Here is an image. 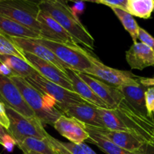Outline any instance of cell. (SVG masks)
Instances as JSON below:
<instances>
[{
	"label": "cell",
	"instance_id": "obj_8",
	"mask_svg": "<svg viewBox=\"0 0 154 154\" xmlns=\"http://www.w3.org/2000/svg\"><path fill=\"white\" fill-rule=\"evenodd\" d=\"M25 80L33 87L49 95L53 99H55L59 109L69 104L87 102L75 92L63 88L48 81L39 73L26 78Z\"/></svg>",
	"mask_w": 154,
	"mask_h": 154
},
{
	"label": "cell",
	"instance_id": "obj_23",
	"mask_svg": "<svg viewBox=\"0 0 154 154\" xmlns=\"http://www.w3.org/2000/svg\"><path fill=\"white\" fill-rule=\"evenodd\" d=\"M23 153L32 151L41 154H57L48 138L45 139L29 137L17 144Z\"/></svg>",
	"mask_w": 154,
	"mask_h": 154
},
{
	"label": "cell",
	"instance_id": "obj_7",
	"mask_svg": "<svg viewBox=\"0 0 154 154\" xmlns=\"http://www.w3.org/2000/svg\"><path fill=\"white\" fill-rule=\"evenodd\" d=\"M92 65L85 73L101 80L103 82L114 87L122 85H137L140 84L139 78L128 71H122L113 69L104 65L99 59L92 54L91 57Z\"/></svg>",
	"mask_w": 154,
	"mask_h": 154
},
{
	"label": "cell",
	"instance_id": "obj_20",
	"mask_svg": "<svg viewBox=\"0 0 154 154\" xmlns=\"http://www.w3.org/2000/svg\"><path fill=\"white\" fill-rule=\"evenodd\" d=\"M85 128L88 133V138L86 141L95 144L106 154H130L131 153L118 147L110 140L95 130L92 126L85 125Z\"/></svg>",
	"mask_w": 154,
	"mask_h": 154
},
{
	"label": "cell",
	"instance_id": "obj_3",
	"mask_svg": "<svg viewBox=\"0 0 154 154\" xmlns=\"http://www.w3.org/2000/svg\"><path fill=\"white\" fill-rule=\"evenodd\" d=\"M10 78L19 89L24 100L42 124L54 126L56 120L63 114L59 109L55 99L33 87L24 78L18 75Z\"/></svg>",
	"mask_w": 154,
	"mask_h": 154
},
{
	"label": "cell",
	"instance_id": "obj_21",
	"mask_svg": "<svg viewBox=\"0 0 154 154\" xmlns=\"http://www.w3.org/2000/svg\"><path fill=\"white\" fill-rule=\"evenodd\" d=\"M0 63L7 66L15 75L24 79L39 73L27 60L15 56L0 55Z\"/></svg>",
	"mask_w": 154,
	"mask_h": 154
},
{
	"label": "cell",
	"instance_id": "obj_12",
	"mask_svg": "<svg viewBox=\"0 0 154 154\" xmlns=\"http://www.w3.org/2000/svg\"><path fill=\"white\" fill-rule=\"evenodd\" d=\"M98 107L88 102L69 104L60 108L64 115L73 117L83 124L97 128H105L98 110Z\"/></svg>",
	"mask_w": 154,
	"mask_h": 154
},
{
	"label": "cell",
	"instance_id": "obj_13",
	"mask_svg": "<svg viewBox=\"0 0 154 154\" xmlns=\"http://www.w3.org/2000/svg\"><path fill=\"white\" fill-rule=\"evenodd\" d=\"M80 78L91 88L94 93L107 104L109 108H115L124 99L123 95L116 87L103 82L101 80L87 75L77 72Z\"/></svg>",
	"mask_w": 154,
	"mask_h": 154
},
{
	"label": "cell",
	"instance_id": "obj_35",
	"mask_svg": "<svg viewBox=\"0 0 154 154\" xmlns=\"http://www.w3.org/2000/svg\"><path fill=\"white\" fill-rule=\"evenodd\" d=\"M0 75L8 77V78L16 76V75L12 72L11 69H10L7 66L2 63H0Z\"/></svg>",
	"mask_w": 154,
	"mask_h": 154
},
{
	"label": "cell",
	"instance_id": "obj_2",
	"mask_svg": "<svg viewBox=\"0 0 154 154\" xmlns=\"http://www.w3.org/2000/svg\"><path fill=\"white\" fill-rule=\"evenodd\" d=\"M39 8L57 21L78 45H83L89 51L95 50V39L72 13L66 0H45L39 5Z\"/></svg>",
	"mask_w": 154,
	"mask_h": 154
},
{
	"label": "cell",
	"instance_id": "obj_41",
	"mask_svg": "<svg viewBox=\"0 0 154 154\" xmlns=\"http://www.w3.org/2000/svg\"><path fill=\"white\" fill-rule=\"evenodd\" d=\"M24 154H41V153H36V152H32V151H29V152H26Z\"/></svg>",
	"mask_w": 154,
	"mask_h": 154
},
{
	"label": "cell",
	"instance_id": "obj_33",
	"mask_svg": "<svg viewBox=\"0 0 154 154\" xmlns=\"http://www.w3.org/2000/svg\"><path fill=\"white\" fill-rule=\"evenodd\" d=\"M0 124L7 130L8 129L9 126H10V122H9L8 117L6 113L5 106L4 104L0 101Z\"/></svg>",
	"mask_w": 154,
	"mask_h": 154
},
{
	"label": "cell",
	"instance_id": "obj_9",
	"mask_svg": "<svg viewBox=\"0 0 154 154\" xmlns=\"http://www.w3.org/2000/svg\"><path fill=\"white\" fill-rule=\"evenodd\" d=\"M0 101L26 117H36L10 78L0 75Z\"/></svg>",
	"mask_w": 154,
	"mask_h": 154
},
{
	"label": "cell",
	"instance_id": "obj_5",
	"mask_svg": "<svg viewBox=\"0 0 154 154\" xmlns=\"http://www.w3.org/2000/svg\"><path fill=\"white\" fill-rule=\"evenodd\" d=\"M39 5L26 0H8L0 2V15L10 18L40 35V25L38 16Z\"/></svg>",
	"mask_w": 154,
	"mask_h": 154
},
{
	"label": "cell",
	"instance_id": "obj_11",
	"mask_svg": "<svg viewBox=\"0 0 154 154\" xmlns=\"http://www.w3.org/2000/svg\"><path fill=\"white\" fill-rule=\"evenodd\" d=\"M38 20L40 25V38L71 45H79L69 33L47 12L41 10Z\"/></svg>",
	"mask_w": 154,
	"mask_h": 154
},
{
	"label": "cell",
	"instance_id": "obj_27",
	"mask_svg": "<svg viewBox=\"0 0 154 154\" xmlns=\"http://www.w3.org/2000/svg\"><path fill=\"white\" fill-rule=\"evenodd\" d=\"M60 144L71 154H97L90 147H88L85 143L74 144L72 142L60 141Z\"/></svg>",
	"mask_w": 154,
	"mask_h": 154
},
{
	"label": "cell",
	"instance_id": "obj_30",
	"mask_svg": "<svg viewBox=\"0 0 154 154\" xmlns=\"http://www.w3.org/2000/svg\"><path fill=\"white\" fill-rule=\"evenodd\" d=\"M47 138H48V139L49 140V141L51 142L53 148L55 150L57 154H71L61 144H60V141L57 140L56 138H53V137L51 136L49 134H48Z\"/></svg>",
	"mask_w": 154,
	"mask_h": 154
},
{
	"label": "cell",
	"instance_id": "obj_29",
	"mask_svg": "<svg viewBox=\"0 0 154 154\" xmlns=\"http://www.w3.org/2000/svg\"><path fill=\"white\" fill-rule=\"evenodd\" d=\"M138 39L141 42V43L147 45L154 51V38L141 27L139 29Z\"/></svg>",
	"mask_w": 154,
	"mask_h": 154
},
{
	"label": "cell",
	"instance_id": "obj_18",
	"mask_svg": "<svg viewBox=\"0 0 154 154\" xmlns=\"http://www.w3.org/2000/svg\"><path fill=\"white\" fill-rule=\"evenodd\" d=\"M68 77L72 82L74 92L79 95L85 101L101 108H109L107 104L103 102L91 90L90 87L82 79L77 72L67 69L66 70Z\"/></svg>",
	"mask_w": 154,
	"mask_h": 154
},
{
	"label": "cell",
	"instance_id": "obj_34",
	"mask_svg": "<svg viewBox=\"0 0 154 154\" xmlns=\"http://www.w3.org/2000/svg\"><path fill=\"white\" fill-rule=\"evenodd\" d=\"M85 2L83 1H76L74 4V5L72 7H71V11H72V13L75 15V16L78 17V15L81 14L83 13L85 10Z\"/></svg>",
	"mask_w": 154,
	"mask_h": 154
},
{
	"label": "cell",
	"instance_id": "obj_42",
	"mask_svg": "<svg viewBox=\"0 0 154 154\" xmlns=\"http://www.w3.org/2000/svg\"><path fill=\"white\" fill-rule=\"evenodd\" d=\"M148 150H149V153H150L151 154H154V149H151L148 147Z\"/></svg>",
	"mask_w": 154,
	"mask_h": 154
},
{
	"label": "cell",
	"instance_id": "obj_24",
	"mask_svg": "<svg viewBox=\"0 0 154 154\" xmlns=\"http://www.w3.org/2000/svg\"><path fill=\"white\" fill-rule=\"evenodd\" d=\"M154 11V0H128V12L132 16L149 19Z\"/></svg>",
	"mask_w": 154,
	"mask_h": 154
},
{
	"label": "cell",
	"instance_id": "obj_28",
	"mask_svg": "<svg viewBox=\"0 0 154 154\" xmlns=\"http://www.w3.org/2000/svg\"><path fill=\"white\" fill-rule=\"evenodd\" d=\"M145 103L148 116L154 118V86L146 88L145 91Z\"/></svg>",
	"mask_w": 154,
	"mask_h": 154
},
{
	"label": "cell",
	"instance_id": "obj_4",
	"mask_svg": "<svg viewBox=\"0 0 154 154\" xmlns=\"http://www.w3.org/2000/svg\"><path fill=\"white\" fill-rule=\"evenodd\" d=\"M33 39L51 50L67 69L85 73L91 66V57L92 54L79 45L53 42L42 38Z\"/></svg>",
	"mask_w": 154,
	"mask_h": 154
},
{
	"label": "cell",
	"instance_id": "obj_19",
	"mask_svg": "<svg viewBox=\"0 0 154 154\" xmlns=\"http://www.w3.org/2000/svg\"><path fill=\"white\" fill-rule=\"evenodd\" d=\"M117 88L123 95L125 100L134 109L143 114L148 115L145 103V91L146 87L140 84L137 85H122Z\"/></svg>",
	"mask_w": 154,
	"mask_h": 154
},
{
	"label": "cell",
	"instance_id": "obj_40",
	"mask_svg": "<svg viewBox=\"0 0 154 154\" xmlns=\"http://www.w3.org/2000/svg\"><path fill=\"white\" fill-rule=\"evenodd\" d=\"M77 1H83V2H91L93 3H97V4H102V0H77Z\"/></svg>",
	"mask_w": 154,
	"mask_h": 154
},
{
	"label": "cell",
	"instance_id": "obj_14",
	"mask_svg": "<svg viewBox=\"0 0 154 154\" xmlns=\"http://www.w3.org/2000/svg\"><path fill=\"white\" fill-rule=\"evenodd\" d=\"M53 127L62 136L69 140V142L74 144L84 143L88 138V133L85 128V124L73 117L64 114L56 120Z\"/></svg>",
	"mask_w": 154,
	"mask_h": 154
},
{
	"label": "cell",
	"instance_id": "obj_26",
	"mask_svg": "<svg viewBox=\"0 0 154 154\" xmlns=\"http://www.w3.org/2000/svg\"><path fill=\"white\" fill-rule=\"evenodd\" d=\"M0 51L2 55H12L26 60L24 52L17 46L11 38L2 30H0Z\"/></svg>",
	"mask_w": 154,
	"mask_h": 154
},
{
	"label": "cell",
	"instance_id": "obj_43",
	"mask_svg": "<svg viewBox=\"0 0 154 154\" xmlns=\"http://www.w3.org/2000/svg\"><path fill=\"white\" fill-rule=\"evenodd\" d=\"M0 55H2V52H1V51H0Z\"/></svg>",
	"mask_w": 154,
	"mask_h": 154
},
{
	"label": "cell",
	"instance_id": "obj_39",
	"mask_svg": "<svg viewBox=\"0 0 154 154\" xmlns=\"http://www.w3.org/2000/svg\"><path fill=\"white\" fill-rule=\"evenodd\" d=\"M5 1H8V0H0V2H5ZM26 1H29V2H31L36 3V4L40 5L42 4L43 2H45V0H26Z\"/></svg>",
	"mask_w": 154,
	"mask_h": 154
},
{
	"label": "cell",
	"instance_id": "obj_32",
	"mask_svg": "<svg viewBox=\"0 0 154 154\" xmlns=\"http://www.w3.org/2000/svg\"><path fill=\"white\" fill-rule=\"evenodd\" d=\"M2 145L3 146V147H4L8 152L11 153V152L13 151L14 146L17 145V143L16 141L14 140V138L11 135H9L8 133H6L2 138Z\"/></svg>",
	"mask_w": 154,
	"mask_h": 154
},
{
	"label": "cell",
	"instance_id": "obj_25",
	"mask_svg": "<svg viewBox=\"0 0 154 154\" xmlns=\"http://www.w3.org/2000/svg\"><path fill=\"white\" fill-rule=\"evenodd\" d=\"M114 12L115 14L118 17V19L121 21L122 26H124L125 29L131 35V38L133 40V44L137 42V39L138 38V31L140 26H138L137 23L133 17L132 15L128 11L119 8H110Z\"/></svg>",
	"mask_w": 154,
	"mask_h": 154
},
{
	"label": "cell",
	"instance_id": "obj_16",
	"mask_svg": "<svg viewBox=\"0 0 154 154\" xmlns=\"http://www.w3.org/2000/svg\"><path fill=\"white\" fill-rule=\"evenodd\" d=\"M125 60L131 69L143 70L154 66V51L141 42H136L125 52Z\"/></svg>",
	"mask_w": 154,
	"mask_h": 154
},
{
	"label": "cell",
	"instance_id": "obj_17",
	"mask_svg": "<svg viewBox=\"0 0 154 154\" xmlns=\"http://www.w3.org/2000/svg\"><path fill=\"white\" fill-rule=\"evenodd\" d=\"M93 127V126H92ZM99 133L105 136L109 140L114 143L118 147L129 152H135L140 150L145 145L141 141L136 138L134 135L125 132L114 131L107 128L94 127Z\"/></svg>",
	"mask_w": 154,
	"mask_h": 154
},
{
	"label": "cell",
	"instance_id": "obj_44",
	"mask_svg": "<svg viewBox=\"0 0 154 154\" xmlns=\"http://www.w3.org/2000/svg\"><path fill=\"white\" fill-rule=\"evenodd\" d=\"M153 12H154V11H153Z\"/></svg>",
	"mask_w": 154,
	"mask_h": 154
},
{
	"label": "cell",
	"instance_id": "obj_22",
	"mask_svg": "<svg viewBox=\"0 0 154 154\" xmlns=\"http://www.w3.org/2000/svg\"><path fill=\"white\" fill-rule=\"evenodd\" d=\"M0 30L11 37L24 38H39V34L25 26L0 15Z\"/></svg>",
	"mask_w": 154,
	"mask_h": 154
},
{
	"label": "cell",
	"instance_id": "obj_38",
	"mask_svg": "<svg viewBox=\"0 0 154 154\" xmlns=\"http://www.w3.org/2000/svg\"><path fill=\"white\" fill-rule=\"evenodd\" d=\"M6 133H8L7 130L0 124V144L2 145V138Z\"/></svg>",
	"mask_w": 154,
	"mask_h": 154
},
{
	"label": "cell",
	"instance_id": "obj_37",
	"mask_svg": "<svg viewBox=\"0 0 154 154\" xmlns=\"http://www.w3.org/2000/svg\"><path fill=\"white\" fill-rule=\"evenodd\" d=\"M130 154H151V153H149V150H148L147 146H144V147H142V148L140 149V150H137V151L135 152H132V153H131Z\"/></svg>",
	"mask_w": 154,
	"mask_h": 154
},
{
	"label": "cell",
	"instance_id": "obj_36",
	"mask_svg": "<svg viewBox=\"0 0 154 154\" xmlns=\"http://www.w3.org/2000/svg\"><path fill=\"white\" fill-rule=\"evenodd\" d=\"M139 82L141 85L145 87H149L154 86V77L153 78H139Z\"/></svg>",
	"mask_w": 154,
	"mask_h": 154
},
{
	"label": "cell",
	"instance_id": "obj_1",
	"mask_svg": "<svg viewBox=\"0 0 154 154\" xmlns=\"http://www.w3.org/2000/svg\"><path fill=\"white\" fill-rule=\"evenodd\" d=\"M98 110L105 128L128 132L154 149V119L134 109L125 98L115 108Z\"/></svg>",
	"mask_w": 154,
	"mask_h": 154
},
{
	"label": "cell",
	"instance_id": "obj_15",
	"mask_svg": "<svg viewBox=\"0 0 154 154\" xmlns=\"http://www.w3.org/2000/svg\"><path fill=\"white\" fill-rule=\"evenodd\" d=\"M11 38L23 52L30 53V54L36 56L39 58L49 62L63 72H66V70L67 69L66 66L56 57L55 54L51 50L39 44V42H36L33 38H24L17 37Z\"/></svg>",
	"mask_w": 154,
	"mask_h": 154
},
{
	"label": "cell",
	"instance_id": "obj_10",
	"mask_svg": "<svg viewBox=\"0 0 154 154\" xmlns=\"http://www.w3.org/2000/svg\"><path fill=\"white\" fill-rule=\"evenodd\" d=\"M24 54L26 60L42 77L63 88L74 91L72 82L68 77L66 72L60 70L52 63L39 58L33 54L27 52H24Z\"/></svg>",
	"mask_w": 154,
	"mask_h": 154
},
{
	"label": "cell",
	"instance_id": "obj_6",
	"mask_svg": "<svg viewBox=\"0 0 154 154\" xmlns=\"http://www.w3.org/2000/svg\"><path fill=\"white\" fill-rule=\"evenodd\" d=\"M5 106L10 122L8 133L14 138L17 144L29 137L40 139L47 138L48 133L37 117H26L10 107Z\"/></svg>",
	"mask_w": 154,
	"mask_h": 154
},
{
	"label": "cell",
	"instance_id": "obj_31",
	"mask_svg": "<svg viewBox=\"0 0 154 154\" xmlns=\"http://www.w3.org/2000/svg\"><path fill=\"white\" fill-rule=\"evenodd\" d=\"M103 5L110 8H119L128 11V0H102Z\"/></svg>",
	"mask_w": 154,
	"mask_h": 154
}]
</instances>
